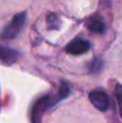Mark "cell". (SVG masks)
Here are the masks:
<instances>
[{"instance_id": "cell-2", "label": "cell", "mask_w": 122, "mask_h": 123, "mask_svg": "<svg viewBox=\"0 0 122 123\" xmlns=\"http://www.w3.org/2000/svg\"><path fill=\"white\" fill-rule=\"evenodd\" d=\"M54 104H56V99L50 97V96H47V97H43L39 99L34 108H32V111H31V121L32 123H41V118H42V115L43 112L49 109L50 106H53Z\"/></svg>"}, {"instance_id": "cell-9", "label": "cell", "mask_w": 122, "mask_h": 123, "mask_svg": "<svg viewBox=\"0 0 122 123\" xmlns=\"http://www.w3.org/2000/svg\"><path fill=\"white\" fill-rule=\"evenodd\" d=\"M47 20H48V24H49V28H50V29L53 28V24H56L58 28H59V25H60V19H59V17H58L56 14H50Z\"/></svg>"}, {"instance_id": "cell-1", "label": "cell", "mask_w": 122, "mask_h": 123, "mask_svg": "<svg viewBox=\"0 0 122 123\" xmlns=\"http://www.w3.org/2000/svg\"><path fill=\"white\" fill-rule=\"evenodd\" d=\"M25 19H26V13L23 12V13H18L13 17V19L5 26V29L2 30L1 32V37L4 40H12L14 38L19 32L20 30L23 29L24 26V23H25Z\"/></svg>"}, {"instance_id": "cell-6", "label": "cell", "mask_w": 122, "mask_h": 123, "mask_svg": "<svg viewBox=\"0 0 122 123\" xmlns=\"http://www.w3.org/2000/svg\"><path fill=\"white\" fill-rule=\"evenodd\" d=\"M87 28L90 31L96 32V34H102L105 30V25H104L103 20H101L99 18H91L87 22Z\"/></svg>"}, {"instance_id": "cell-8", "label": "cell", "mask_w": 122, "mask_h": 123, "mask_svg": "<svg viewBox=\"0 0 122 123\" xmlns=\"http://www.w3.org/2000/svg\"><path fill=\"white\" fill-rule=\"evenodd\" d=\"M70 94V86L66 82H62L59 88V98H65Z\"/></svg>"}, {"instance_id": "cell-5", "label": "cell", "mask_w": 122, "mask_h": 123, "mask_svg": "<svg viewBox=\"0 0 122 123\" xmlns=\"http://www.w3.org/2000/svg\"><path fill=\"white\" fill-rule=\"evenodd\" d=\"M18 59V51L10 49L7 47L0 45V62L4 65H12Z\"/></svg>"}, {"instance_id": "cell-10", "label": "cell", "mask_w": 122, "mask_h": 123, "mask_svg": "<svg viewBox=\"0 0 122 123\" xmlns=\"http://www.w3.org/2000/svg\"><path fill=\"white\" fill-rule=\"evenodd\" d=\"M116 97H117V103L119 105L121 104V86L116 85Z\"/></svg>"}, {"instance_id": "cell-4", "label": "cell", "mask_w": 122, "mask_h": 123, "mask_svg": "<svg viewBox=\"0 0 122 123\" xmlns=\"http://www.w3.org/2000/svg\"><path fill=\"white\" fill-rule=\"evenodd\" d=\"M89 50H90V42L83 38H74L66 47V51L72 55H81Z\"/></svg>"}, {"instance_id": "cell-3", "label": "cell", "mask_w": 122, "mask_h": 123, "mask_svg": "<svg viewBox=\"0 0 122 123\" xmlns=\"http://www.w3.org/2000/svg\"><path fill=\"white\" fill-rule=\"evenodd\" d=\"M89 98H90V102L93 104V106L96 109H98L99 111H107L109 109L110 100L105 92L99 91V90L92 91V92H90Z\"/></svg>"}, {"instance_id": "cell-7", "label": "cell", "mask_w": 122, "mask_h": 123, "mask_svg": "<svg viewBox=\"0 0 122 123\" xmlns=\"http://www.w3.org/2000/svg\"><path fill=\"white\" fill-rule=\"evenodd\" d=\"M102 67H103V62H102L99 59H96V60H93V61L91 62L90 71H91L92 73H97V72H99V71L102 69Z\"/></svg>"}]
</instances>
